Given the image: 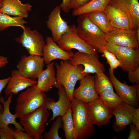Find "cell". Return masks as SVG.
Wrapping results in <instances>:
<instances>
[{
  "label": "cell",
  "instance_id": "6da1fadb",
  "mask_svg": "<svg viewBox=\"0 0 139 139\" xmlns=\"http://www.w3.org/2000/svg\"><path fill=\"white\" fill-rule=\"evenodd\" d=\"M56 68L57 84L64 88L71 101L74 98L73 92L77 82L89 74L83 73L84 67L82 65H74L67 60H62L59 64L55 63Z\"/></svg>",
  "mask_w": 139,
  "mask_h": 139
},
{
  "label": "cell",
  "instance_id": "7a4b0ae2",
  "mask_svg": "<svg viewBox=\"0 0 139 139\" xmlns=\"http://www.w3.org/2000/svg\"><path fill=\"white\" fill-rule=\"evenodd\" d=\"M71 107L74 124V139H87L95 132L88 116L86 103L73 98Z\"/></svg>",
  "mask_w": 139,
  "mask_h": 139
},
{
  "label": "cell",
  "instance_id": "3957f363",
  "mask_svg": "<svg viewBox=\"0 0 139 139\" xmlns=\"http://www.w3.org/2000/svg\"><path fill=\"white\" fill-rule=\"evenodd\" d=\"M77 16V34L97 52L102 53L106 42L105 34L91 21L86 14Z\"/></svg>",
  "mask_w": 139,
  "mask_h": 139
},
{
  "label": "cell",
  "instance_id": "277c9868",
  "mask_svg": "<svg viewBox=\"0 0 139 139\" xmlns=\"http://www.w3.org/2000/svg\"><path fill=\"white\" fill-rule=\"evenodd\" d=\"M44 103L33 111L20 117L19 123L32 139H43V133L49 117Z\"/></svg>",
  "mask_w": 139,
  "mask_h": 139
},
{
  "label": "cell",
  "instance_id": "5b68a950",
  "mask_svg": "<svg viewBox=\"0 0 139 139\" xmlns=\"http://www.w3.org/2000/svg\"><path fill=\"white\" fill-rule=\"evenodd\" d=\"M36 85L27 88L16 99L15 108L17 118H19L36 110L44 103L47 97Z\"/></svg>",
  "mask_w": 139,
  "mask_h": 139
},
{
  "label": "cell",
  "instance_id": "8992f818",
  "mask_svg": "<svg viewBox=\"0 0 139 139\" xmlns=\"http://www.w3.org/2000/svg\"><path fill=\"white\" fill-rule=\"evenodd\" d=\"M104 48L113 53L120 63V67L128 72L139 67V48L118 46L106 41Z\"/></svg>",
  "mask_w": 139,
  "mask_h": 139
},
{
  "label": "cell",
  "instance_id": "52a82bcc",
  "mask_svg": "<svg viewBox=\"0 0 139 139\" xmlns=\"http://www.w3.org/2000/svg\"><path fill=\"white\" fill-rule=\"evenodd\" d=\"M57 43L59 47L67 52L72 51V49H75L90 54L98 53L95 49L79 36L74 24L70 26L68 30L62 36Z\"/></svg>",
  "mask_w": 139,
  "mask_h": 139
},
{
  "label": "cell",
  "instance_id": "ba28073f",
  "mask_svg": "<svg viewBox=\"0 0 139 139\" xmlns=\"http://www.w3.org/2000/svg\"><path fill=\"white\" fill-rule=\"evenodd\" d=\"M23 33L15 39L16 42L27 50L29 55L42 57V50L45 44L44 37L37 30H31L25 27Z\"/></svg>",
  "mask_w": 139,
  "mask_h": 139
},
{
  "label": "cell",
  "instance_id": "9c48e42d",
  "mask_svg": "<svg viewBox=\"0 0 139 139\" xmlns=\"http://www.w3.org/2000/svg\"><path fill=\"white\" fill-rule=\"evenodd\" d=\"M45 63L42 56L23 55L18 62L16 67L19 72L23 76L36 80L43 70Z\"/></svg>",
  "mask_w": 139,
  "mask_h": 139
},
{
  "label": "cell",
  "instance_id": "30bf717a",
  "mask_svg": "<svg viewBox=\"0 0 139 139\" xmlns=\"http://www.w3.org/2000/svg\"><path fill=\"white\" fill-rule=\"evenodd\" d=\"M88 113L93 125H106L112 117V110L99 97L86 103Z\"/></svg>",
  "mask_w": 139,
  "mask_h": 139
},
{
  "label": "cell",
  "instance_id": "8fae6325",
  "mask_svg": "<svg viewBox=\"0 0 139 139\" xmlns=\"http://www.w3.org/2000/svg\"><path fill=\"white\" fill-rule=\"evenodd\" d=\"M97 54H91L77 51L76 52L68 62L74 65H82L84 67L83 73H98L104 72V65L99 60Z\"/></svg>",
  "mask_w": 139,
  "mask_h": 139
},
{
  "label": "cell",
  "instance_id": "7c38bea8",
  "mask_svg": "<svg viewBox=\"0 0 139 139\" xmlns=\"http://www.w3.org/2000/svg\"><path fill=\"white\" fill-rule=\"evenodd\" d=\"M137 30H128L112 27L105 34V40L116 45L138 48L139 42L137 37Z\"/></svg>",
  "mask_w": 139,
  "mask_h": 139
},
{
  "label": "cell",
  "instance_id": "4fadbf2b",
  "mask_svg": "<svg viewBox=\"0 0 139 139\" xmlns=\"http://www.w3.org/2000/svg\"><path fill=\"white\" fill-rule=\"evenodd\" d=\"M109 74L116 92L122 101L135 108L139 107V84L128 85L119 81L114 73H109Z\"/></svg>",
  "mask_w": 139,
  "mask_h": 139
},
{
  "label": "cell",
  "instance_id": "5bb4252c",
  "mask_svg": "<svg viewBox=\"0 0 139 139\" xmlns=\"http://www.w3.org/2000/svg\"><path fill=\"white\" fill-rule=\"evenodd\" d=\"M54 86L58 89V101H55L53 98L47 97L44 102L46 108L48 110H51L53 113L52 117L46 124L47 126L57 116H63L71 107V101L64 87L61 84H57Z\"/></svg>",
  "mask_w": 139,
  "mask_h": 139
},
{
  "label": "cell",
  "instance_id": "9a60e30c",
  "mask_svg": "<svg viewBox=\"0 0 139 139\" xmlns=\"http://www.w3.org/2000/svg\"><path fill=\"white\" fill-rule=\"evenodd\" d=\"M61 11L60 6H56L51 11L46 21L47 26L51 32L53 40L56 43L70 26L68 25V22L62 18Z\"/></svg>",
  "mask_w": 139,
  "mask_h": 139
},
{
  "label": "cell",
  "instance_id": "2e32d148",
  "mask_svg": "<svg viewBox=\"0 0 139 139\" xmlns=\"http://www.w3.org/2000/svg\"><path fill=\"white\" fill-rule=\"evenodd\" d=\"M46 41L43 48L42 57L47 65L56 59L68 61L73 56L74 53L72 51L67 52L62 49L53 41L52 37L47 36Z\"/></svg>",
  "mask_w": 139,
  "mask_h": 139
},
{
  "label": "cell",
  "instance_id": "e0dca14e",
  "mask_svg": "<svg viewBox=\"0 0 139 139\" xmlns=\"http://www.w3.org/2000/svg\"><path fill=\"white\" fill-rule=\"evenodd\" d=\"M80 84L74 90V98L86 103L99 98L95 89L94 76L87 75L80 80Z\"/></svg>",
  "mask_w": 139,
  "mask_h": 139
},
{
  "label": "cell",
  "instance_id": "ac0fdd59",
  "mask_svg": "<svg viewBox=\"0 0 139 139\" xmlns=\"http://www.w3.org/2000/svg\"><path fill=\"white\" fill-rule=\"evenodd\" d=\"M135 108L124 102L120 106L112 110V113L115 118L112 127L114 131L119 133L132 123V120Z\"/></svg>",
  "mask_w": 139,
  "mask_h": 139
},
{
  "label": "cell",
  "instance_id": "d6986e66",
  "mask_svg": "<svg viewBox=\"0 0 139 139\" xmlns=\"http://www.w3.org/2000/svg\"><path fill=\"white\" fill-rule=\"evenodd\" d=\"M112 27L132 30V23L125 12L118 6L110 3L105 11Z\"/></svg>",
  "mask_w": 139,
  "mask_h": 139
},
{
  "label": "cell",
  "instance_id": "ffe728a7",
  "mask_svg": "<svg viewBox=\"0 0 139 139\" xmlns=\"http://www.w3.org/2000/svg\"><path fill=\"white\" fill-rule=\"evenodd\" d=\"M37 81L29 79L21 75L17 69L13 70L11 76L4 91L6 96L12 93L17 94L28 87L36 85Z\"/></svg>",
  "mask_w": 139,
  "mask_h": 139
},
{
  "label": "cell",
  "instance_id": "44dd1931",
  "mask_svg": "<svg viewBox=\"0 0 139 139\" xmlns=\"http://www.w3.org/2000/svg\"><path fill=\"white\" fill-rule=\"evenodd\" d=\"M32 6L29 3L23 4L20 0H4L0 12L9 15L27 18Z\"/></svg>",
  "mask_w": 139,
  "mask_h": 139
},
{
  "label": "cell",
  "instance_id": "7402d4cb",
  "mask_svg": "<svg viewBox=\"0 0 139 139\" xmlns=\"http://www.w3.org/2000/svg\"><path fill=\"white\" fill-rule=\"evenodd\" d=\"M110 3L121 8L131 21L133 29L139 28V3L138 0H111Z\"/></svg>",
  "mask_w": 139,
  "mask_h": 139
},
{
  "label": "cell",
  "instance_id": "603a6c76",
  "mask_svg": "<svg viewBox=\"0 0 139 139\" xmlns=\"http://www.w3.org/2000/svg\"><path fill=\"white\" fill-rule=\"evenodd\" d=\"M54 65L53 62L47 64L46 69L43 70L38 77L36 86L45 92L50 91L57 83Z\"/></svg>",
  "mask_w": 139,
  "mask_h": 139
},
{
  "label": "cell",
  "instance_id": "cb8c5ba5",
  "mask_svg": "<svg viewBox=\"0 0 139 139\" xmlns=\"http://www.w3.org/2000/svg\"><path fill=\"white\" fill-rule=\"evenodd\" d=\"M13 94L12 93L10 94L6 100L3 97H1V102L3 104L4 108L2 112L0 110V127H6L10 124H12L16 129L24 132L22 126L16 120L17 117L15 114H11L10 111V106Z\"/></svg>",
  "mask_w": 139,
  "mask_h": 139
},
{
  "label": "cell",
  "instance_id": "d4e9b609",
  "mask_svg": "<svg viewBox=\"0 0 139 139\" xmlns=\"http://www.w3.org/2000/svg\"><path fill=\"white\" fill-rule=\"evenodd\" d=\"M111 0H91L86 4L76 10H73V16L97 11L105 12V10Z\"/></svg>",
  "mask_w": 139,
  "mask_h": 139
},
{
  "label": "cell",
  "instance_id": "484cf974",
  "mask_svg": "<svg viewBox=\"0 0 139 139\" xmlns=\"http://www.w3.org/2000/svg\"><path fill=\"white\" fill-rule=\"evenodd\" d=\"M91 21L105 34L112 27L105 12L97 11L86 14Z\"/></svg>",
  "mask_w": 139,
  "mask_h": 139
},
{
  "label": "cell",
  "instance_id": "4316f807",
  "mask_svg": "<svg viewBox=\"0 0 139 139\" xmlns=\"http://www.w3.org/2000/svg\"><path fill=\"white\" fill-rule=\"evenodd\" d=\"M94 79L95 89L98 95L104 91L114 92L113 86L109 77L103 72L95 73Z\"/></svg>",
  "mask_w": 139,
  "mask_h": 139
},
{
  "label": "cell",
  "instance_id": "83f0119b",
  "mask_svg": "<svg viewBox=\"0 0 139 139\" xmlns=\"http://www.w3.org/2000/svg\"><path fill=\"white\" fill-rule=\"evenodd\" d=\"M27 23L24 18L19 16L11 17L9 15L0 12V31H2L7 27H20L23 29Z\"/></svg>",
  "mask_w": 139,
  "mask_h": 139
},
{
  "label": "cell",
  "instance_id": "f1b7e54d",
  "mask_svg": "<svg viewBox=\"0 0 139 139\" xmlns=\"http://www.w3.org/2000/svg\"><path fill=\"white\" fill-rule=\"evenodd\" d=\"M99 95L104 103L112 110L120 106L124 102L114 92L104 91Z\"/></svg>",
  "mask_w": 139,
  "mask_h": 139
},
{
  "label": "cell",
  "instance_id": "f546056e",
  "mask_svg": "<svg viewBox=\"0 0 139 139\" xmlns=\"http://www.w3.org/2000/svg\"><path fill=\"white\" fill-rule=\"evenodd\" d=\"M62 117L66 139H74V127L71 107Z\"/></svg>",
  "mask_w": 139,
  "mask_h": 139
},
{
  "label": "cell",
  "instance_id": "4dcf8cb0",
  "mask_svg": "<svg viewBox=\"0 0 139 139\" xmlns=\"http://www.w3.org/2000/svg\"><path fill=\"white\" fill-rule=\"evenodd\" d=\"M63 127L62 117L58 116L53 121L49 131L43 135L44 139H61L58 133L60 129Z\"/></svg>",
  "mask_w": 139,
  "mask_h": 139
},
{
  "label": "cell",
  "instance_id": "1f68e13d",
  "mask_svg": "<svg viewBox=\"0 0 139 139\" xmlns=\"http://www.w3.org/2000/svg\"><path fill=\"white\" fill-rule=\"evenodd\" d=\"M102 53V56L106 59L110 66L109 73H114V70L120 66V62L113 53L105 48L103 49Z\"/></svg>",
  "mask_w": 139,
  "mask_h": 139
},
{
  "label": "cell",
  "instance_id": "d6a6232c",
  "mask_svg": "<svg viewBox=\"0 0 139 139\" xmlns=\"http://www.w3.org/2000/svg\"><path fill=\"white\" fill-rule=\"evenodd\" d=\"M14 129L8 126L0 127V139H15Z\"/></svg>",
  "mask_w": 139,
  "mask_h": 139
},
{
  "label": "cell",
  "instance_id": "836d02e7",
  "mask_svg": "<svg viewBox=\"0 0 139 139\" xmlns=\"http://www.w3.org/2000/svg\"><path fill=\"white\" fill-rule=\"evenodd\" d=\"M128 73V78L129 81L133 84H139V67Z\"/></svg>",
  "mask_w": 139,
  "mask_h": 139
},
{
  "label": "cell",
  "instance_id": "e575fe53",
  "mask_svg": "<svg viewBox=\"0 0 139 139\" xmlns=\"http://www.w3.org/2000/svg\"><path fill=\"white\" fill-rule=\"evenodd\" d=\"M91 0H71L70 7L73 10L79 8L83 6Z\"/></svg>",
  "mask_w": 139,
  "mask_h": 139
},
{
  "label": "cell",
  "instance_id": "d590c367",
  "mask_svg": "<svg viewBox=\"0 0 139 139\" xmlns=\"http://www.w3.org/2000/svg\"><path fill=\"white\" fill-rule=\"evenodd\" d=\"M129 125L130 133L127 139H139V131L137 130L135 126L132 123Z\"/></svg>",
  "mask_w": 139,
  "mask_h": 139
},
{
  "label": "cell",
  "instance_id": "8d00e7d4",
  "mask_svg": "<svg viewBox=\"0 0 139 139\" xmlns=\"http://www.w3.org/2000/svg\"><path fill=\"white\" fill-rule=\"evenodd\" d=\"M14 136L15 139H32L26 133L17 129L14 130Z\"/></svg>",
  "mask_w": 139,
  "mask_h": 139
},
{
  "label": "cell",
  "instance_id": "74e56055",
  "mask_svg": "<svg viewBox=\"0 0 139 139\" xmlns=\"http://www.w3.org/2000/svg\"><path fill=\"white\" fill-rule=\"evenodd\" d=\"M132 124L135 125L139 131V107L135 109L133 116Z\"/></svg>",
  "mask_w": 139,
  "mask_h": 139
},
{
  "label": "cell",
  "instance_id": "f35d334b",
  "mask_svg": "<svg viewBox=\"0 0 139 139\" xmlns=\"http://www.w3.org/2000/svg\"><path fill=\"white\" fill-rule=\"evenodd\" d=\"M10 79V76L5 79H0V110L1 112H2L3 111V109L1 104V102L0 100L1 94L2 90L7 85Z\"/></svg>",
  "mask_w": 139,
  "mask_h": 139
},
{
  "label": "cell",
  "instance_id": "ab89813d",
  "mask_svg": "<svg viewBox=\"0 0 139 139\" xmlns=\"http://www.w3.org/2000/svg\"><path fill=\"white\" fill-rule=\"evenodd\" d=\"M70 0H63L62 3L60 5L61 9L65 13H68L70 10Z\"/></svg>",
  "mask_w": 139,
  "mask_h": 139
},
{
  "label": "cell",
  "instance_id": "60d3db41",
  "mask_svg": "<svg viewBox=\"0 0 139 139\" xmlns=\"http://www.w3.org/2000/svg\"><path fill=\"white\" fill-rule=\"evenodd\" d=\"M8 62V58L6 57L0 55V68L4 67Z\"/></svg>",
  "mask_w": 139,
  "mask_h": 139
},
{
  "label": "cell",
  "instance_id": "b9f144b4",
  "mask_svg": "<svg viewBox=\"0 0 139 139\" xmlns=\"http://www.w3.org/2000/svg\"><path fill=\"white\" fill-rule=\"evenodd\" d=\"M136 34L137 40L138 42H139V28L137 29Z\"/></svg>",
  "mask_w": 139,
  "mask_h": 139
},
{
  "label": "cell",
  "instance_id": "7bdbcfd3",
  "mask_svg": "<svg viewBox=\"0 0 139 139\" xmlns=\"http://www.w3.org/2000/svg\"><path fill=\"white\" fill-rule=\"evenodd\" d=\"M4 0H0V9L2 7Z\"/></svg>",
  "mask_w": 139,
  "mask_h": 139
}]
</instances>
